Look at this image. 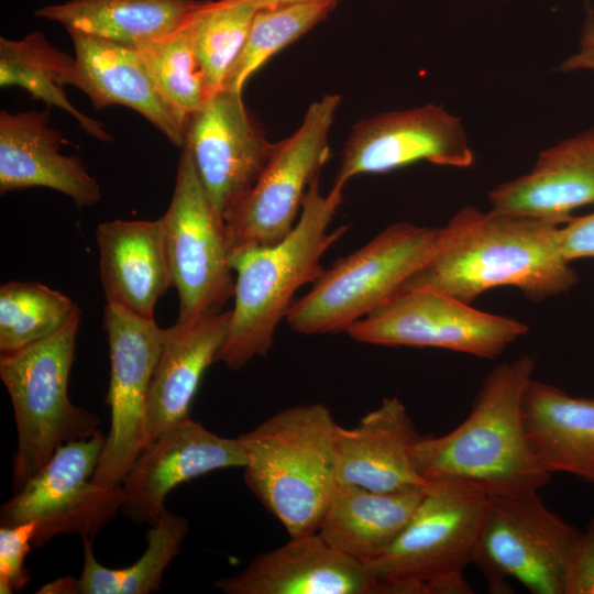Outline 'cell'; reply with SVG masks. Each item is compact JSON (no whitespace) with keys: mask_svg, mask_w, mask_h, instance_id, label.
I'll return each instance as SVG.
<instances>
[{"mask_svg":"<svg viewBox=\"0 0 594 594\" xmlns=\"http://www.w3.org/2000/svg\"><path fill=\"white\" fill-rule=\"evenodd\" d=\"M491 209L559 226L581 207L594 205V129L540 153L527 174L488 193Z\"/></svg>","mask_w":594,"mask_h":594,"instance_id":"44dd1931","label":"cell"},{"mask_svg":"<svg viewBox=\"0 0 594 594\" xmlns=\"http://www.w3.org/2000/svg\"><path fill=\"white\" fill-rule=\"evenodd\" d=\"M340 102L338 95L312 102L254 186L226 212L230 252L277 244L294 229L310 184L330 157L328 135Z\"/></svg>","mask_w":594,"mask_h":594,"instance_id":"30bf717a","label":"cell"},{"mask_svg":"<svg viewBox=\"0 0 594 594\" xmlns=\"http://www.w3.org/2000/svg\"><path fill=\"white\" fill-rule=\"evenodd\" d=\"M563 594H594V517L571 553Z\"/></svg>","mask_w":594,"mask_h":594,"instance_id":"836d02e7","label":"cell"},{"mask_svg":"<svg viewBox=\"0 0 594 594\" xmlns=\"http://www.w3.org/2000/svg\"><path fill=\"white\" fill-rule=\"evenodd\" d=\"M68 33L75 48L69 86L84 91L95 110L112 105L133 109L183 147L189 119L161 91L141 51L77 31Z\"/></svg>","mask_w":594,"mask_h":594,"instance_id":"e0dca14e","label":"cell"},{"mask_svg":"<svg viewBox=\"0 0 594 594\" xmlns=\"http://www.w3.org/2000/svg\"><path fill=\"white\" fill-rule=\"evenodd\" d=\"M331 411L319 403L283 409L239 437L244 481L290 538L318 531L337 485Z\"/></svg>","mask_w":594,"mask_h":594,"instance_id":"277c9868","label":"cell"},{"mask_svg":"<svg viewBox=\"0 0 594 594\" xmlns=\"http://www.w3.org/2000/svg\"><path fill=\"white\" fill-rule=\"evenodd\" d=\"M443 240V228L396 222L324 270L312 288L294 301L286 321L297 333L346 331L399 293Z\"/></svg>","mask_w":594,"mask_h":594,"instance_id":"8992f818","label":"cell"},{"mask_svg":"<svg viewBox=\"0 0 594 594\" xmlns=\"http://www.w3.org/2000/svg\"><path fill=\"white\" fill-rule=\"evenodd\" d=\"M78 309L55 333L15 351L0 353V378L14 411L18 447L12 481L19 491L64 443L90 437L99 419L68 396Z\"/></svg>","mask_w":594,"mask_h":594,"instance_id":"5b68a950","label":"cell"},{"mask_svg":"<svg viewBox=\"0 0 594 594\" xmlns=\"http://www.w3.org/2000/svg\"><path fill=\"white\" fill-rule=\"evenodd\" d=\"M96 240L107 302L155 319L157 300L173 287L162 219L107 221L98 226Z\"/></svg>","mask_w":594,"mask_h":594,"instance_id":"7402d4cb","label":"cell"},{"mask_svg":"<svg viewBox=\"0 0 594 594\" xmlns=\"http://www.w3.org/2000/svg\"><path fill=\"white\" fill-rule=\"evenodd\" d=\"M199 3L197 0H70L43 7L35 15L58 22L67 31L140 47L178 31Z\"/></svg>","mask_w":594,"mask_h":594,"instance_id":"484cf974","label":"cell"},{"mask_svg":"<svg viewBox=\"0 0 594 594\" xmlns=\"http://www.w3.org/2000/svg\"><path fill=\"white\" fill-rule=\"evenodd\" d=\"M74 57L53 46L41 32L21 40L0 38V86H18L33 99L61 108L73 116L91 138L110 142L102 123L73 106L64 90L69 86Z\"/></svg>","mask_w":594,"mask_h":594,"instance_id":"4316f807","label":"cell"},{"mask_svg":"<svg viewBox=\"0 0 594 594\" xmlns=\"http://www.w3.org/2000/svg\"><path fill=\"white\" fill-rule=\"evenodd\" d=\"M272 6L279 4H299V3H317V2H337V0H264Z\"/></svg>","mask_w":594,"mask_h":594,"instance_id":"8d00e7d4","label":"cell"},{"mask_svg":"<svg viewBox=\"0 0 594 594\" xmlns=\"http://www.w3.org/2000/svg\"><path fill=\"white\" fill-rule=\"evenodd\" d=\"M150 526L145 551L127 568L99 563L94 554V538H82L84 566L76 580V594H148L161 590L164 572L179 553L189 524L166 508Z\"/></svg>","mask_w":594,"mask_h":594,"instance_id":"83f0119b","label":"cell"},{"mask_svg":"<svg viewBox=\"0 0 594 594\" xmlns=\"http://www.w3.org/2000/svg\"><path fill=\"white\" fill-rule=\"evenodd\" d=\"M66 143L50 125V111L0 112V191L45 187L78 206H92L101 189L78 155L61 152Z\"/></svg>","mask_w":594,"mask_h":594,"instance_id":"ffe728a7","label":"cell"},{"mask_svg":"<svg viewBox=\"0 0 594 594\" xmlns=\"http://www.w3.org/2000/svg\"><path fill=\"white\" fill-rule=\"evenodd\" d=\"M487 495L428 484L410 521L377 558L363 563L380 594H428V586L474 562Z\"/></svg>","mask_w":594,"mask_h":594,"instance_id":"52a82bcc","label":"cell"},{"mask_svg":"<svg viewBox=\"0 0 594 594\" xmlns=\"http://www.w3.org/2000/svg\"><path fill=\"white\" fill-rule=\"evenodd\" d=\"M582 531L551 512L538 493L487 496L474 557L488 590L508 593L515 579L534 594H563Z\"/></svg>","mask_w":594,"mask_h":594,"instance_id":"ba28073f","label":"cell"},{"mask_svg":"<svg viewBox=\"0 0 594 594\" xmlns=\"http://www.w3.org/2000/svg\"><path fill=\"white\" fill-rule=\"evenodd\" d=\"M427 486L376 492L337 482L317 532L336 550L366 563L402 534Z\"/></svg>","mask_w":594,"mask_h":594,"instance_id":"d4e9b609","label":"cell"},{"mask_svg":"<svg viewBox=\"0 0 594 594\" xmlns=\"http://www.w3.org/2000/svg\"><path fill=\"white\" fill-rule=\"evenodd\" d=\"M561 246L570 261L594 258V212L572 217L560 228Z\"/></svg>","mask_w":594,"mask_h":594,"instance_id":"e575fe53","label":"cell"},{"mask_svg":"<svg viewBox=\"0 0 594 594\" xmlns=\"http://www.w3.org/2000/svg\"><path fill=\"white\" fill-rule=\"evenodd\" d=\"M231 310L208 315L188 327L165 329L146 403L151 443L177 422L189 408L205 371L217 362L227 337Z\"/></svg>","mask_w":594,"mask_h":594,"instance_id":"603a6c76","label":"cell"},{"mask_svg":"<svg viewBox=\"0 0 594 594\" xmlns=\"http://www.w3.org/2000/svg\"><path fill=\"white\" fill-rule=\"evenodd\" d=\"M245 463L239 437L218 436L188 417L152 441L135 460L122 482L121 512L135 524L152 525L165 512L166 496L179 484Z\"/></svg>","mask_w":594,"mask_h":594,"instance_id":"2e32d148","label":"cell"},{"mask_svg":"<svg viewBox=\"0 0 594 594\" xmlns=\"http://www.w3.org/2000/svg\"><path fill=\"white\" fill-rule=\"evenodd\" d=\"M345 332L369 344L439 348L494 359L526 336L529 328L439 290L417 288L399 292Z\"/></svg>","mask_w":594,"mask_h":594,"instance_id":"7c38bea8","label":"cell"},{"mask_svg":"<svg viewBox=\"0 0 594 594\" xmlns=\"http://www.w3.org/2000/svg\"><path fill=\"white\" fill-rule=\"evenodd\" d=\"M36 521L0 527V593L21 591L31 579L24 566L26 554L33 546Z\"/></svg>","mask_w":594,"mask_h":594,"instance_id":"d6a6232c","label":"cell"},{"mask_svg":"<svg viewBox=\"0 0 594 594\" xmlns=\"http://www.w3.org/2000/svg\"><path fill=\"white\" fill-rule=\"evenodd\" d=\"M161 219L172 284L179 300L175 326L188 327L221 311L233 297L235 278L223 220L186 147H182L170 204Z\"/></svg>","mask_w":594,"mask_h":594,"instance_id":"9c48e42d","label":"cell"},{"mask_svg":"<svg viewBox=\"0 0 594 594\" xmlns=\"http://www.w3.org/2000/svg\"><path fill=\"white\" fill-rule=\"evenodd\" d=\"M188 21L175 33L136 48L143 54L161 91L189 119L204 107L209 95Z\"/></svg>","mask_w":594,"mask_h":594,"instance_id":"1f68e13d","label":"cell"},{"mask_svg":"<svg viewBox=\"0 0 594 594\" xmlns=\"http://www.w3.org/2000/svg\"><path fill=\"white\" fill-rule=\"evenodd\" d=\"M268 6L264 0H206L194 10L188 28L209 97L222 90L256 11Z\"/></svg>","mask_w":594,"mask_h":594,"instance_id":"f1b7e54d","label":"cell"},{"mask_svg":"<svg viewBox=\"0 0 594 594\" xmlns=\"http://www.w3.org/2000/svg\"><path fill=\"white\" fill-rule=\"evenodd\" d=\"M106 443L97 430L62 444L0 512L1 526L35 520L33 546L62 534L94 538L121 510L123 488L92 481Z\"/></svg>","mask_w":594,"mask_h":594,"instance_id":"8fae6325","label":"cell"},{"mask_svg":"<svg viewBox=\"0 0 594 594\" xmlns=\"http://www.w3.org/2000/svg\"><path fill=\"white\" fill-rule=\"evenodd\" d=\"M78 309L68 296L41 283H3L0 286V353L52 336Z\"/></svg>","mask_w":594,"mask_h":594,"instance_id":"f546056e","label":"cell"},{"mask_svg":"<svg viewBox=\"0 0 594 594\" xmlns=\"http://www.w3.org/2000/svg\"><path fill=\"white\" fill-rule=\"evenodd\" d=\"M419 439L405 405L396 396L383 399L355 427L337 426V482L376 492L427 486L415 459Z\"/></svg>","mask_w":594,"mask_h":594,"instance_id":"d6986e66","label":"cell"},{"mask_svg":"<svg viewBox=\"0 0 594 594\" xmlns=\"http://www.w3.org/2000/svg\"><path fill=\"white\" fill-rule=\"evenodd\" d=\"M536 358L497 364L483 380L468 417L440 437H420L417 470L428 484L487 496L538 493L550 480L530 447L522 403Z\"/></svg>","mask_w":594,"mask_h":594,"instance_id":"7a4b0ae2","label":"cell"},{"mask_svg":"<svg viewBox=\"0 0 594 594\" xmlns=\"http://www.w3.org/2000/svg\"><path fill=\"white\" fill-rule=\"evenodd\" d=\"M466 168L474 162L460 118L443 106L388 111L353 125L346 139L332 188L362 174H382L418 161Z\"/></svg>","mask_w":594,"mask_h":594,"instance_id":"5bb4252c","label":"cell"},{"mask_svg":"<svg viewBox=\"0 0 594 594\" xmlns=\"http://www.w3.org/2000/svg\"><path fill=\"white\" fill-rule=\"evenodd\" d=\"M442 228L436 254L399 292L431 288L471 304L490 289L514 286L542 300L578 282L562 251L559 224L466 206Z\"/></svg>","mask_w":594,"mask_h":594,"instance_id":"6da1fadb","label":"cell"},{"mask_svg":"<svg viewBox=\"0 0 594 594\" xmlns=\"http://www.w3.org/2000/svg\"><path fill=\"white\" fill-rule=\"evenodd\" d=\"M272 143L248 112L242 94L220 90L190 116L185 135L202 187L223 220L274 156Z\"/></svg>","mask_w":594,"mask_h":594,"instance_id":"9a60e30c","label":"cell"},{"mask_svg":"<svg viewBox=\"0 0 594 594\" xmlns=\"http://www.w3.org/2000/svg\"><path fill=\"white\" fill-rule=\"evenodd\" d=\"M337 2L268 6L253 18L245 43L222 90L242 94L248 79L273 55L324 20Z\"/></svg>","mask_w":594,"mask_h":594,"instance_id":"4dcf8cb0","label":"cell"},{"mask_svg":"<svg viewBox=\"0 0 594 594\" xmlns=\"http://www.w3.org/2000/svg\"><path fill=\"white\" fill-rule=\"evenodd\" d=\"M103 327L110 355L106 400L110 407V429L92 481L120 485L150 444L147 394L165 329L160 328L155 319L141 318L109 302L103 309Z\"/></svg>","mask_w":594,"mask_h":594,"instance_id":"4fadbf2b","label":"cell"},{"mask_svg":"<svg viewBox=\"0 0 594 594\" xmlns=\"http://www.w3.org/2000/svg\"><path fill=\"white\" fill-rule=\"evenodd\" d=\"M522 414L532 452L547 472L594 484V397L574 396L532 378Z\"/></svg>","mask_w":594,"mask_h":594,"instance_id":"cb8c5ba5","label":"cell"},{"mask_svg":"<svg viewBox=\"0 0 594 594\" xmlns=\"http://www.w3.org/2000/svg\"><path fill=\"white\" fill-rule=\"evenodd\" d=\"M561 72L587 69L594 72V9L586 6V14L582 25L579 51L569 56L559 66Z\"/></svg>","mask_w":594,"mask_h":594,"instance_id":"d590c367","label":"cell"},{"mask_svg":"<svg viewBox=\"0 0 594 594\" xmlns=\"http://www.w3.org/2000/svg\"><path fill=\"white\" fill-rule=\"evenodd\" d=\"M226 594H380L365 565L329 546L318 532L290 538L239 573L216 581Z\"/></svg>","mask_w":594,"mask_h":594,"instance_id":"ac0fdd59","label":"cell"},{"mask_svg":"<svg viewBox=\"0 0 594 594\" xmlns=\"http://www.w3.org/2000/svg\"><path fill=\"white\" fill-rule=\"evenodd\" d=\"M342 193L331 188L322 195L317 177L308 188L294 229L283 241L230 252L237 275L234 306L217 362L239 371L268 353L296 292L321 276L322 256L348 230V226H341L329 231L342 202Z\"/></svg>","mask_w":594,"mask_h":594,"instance_id":"3957f363","label":"cell"}]
</instances>
